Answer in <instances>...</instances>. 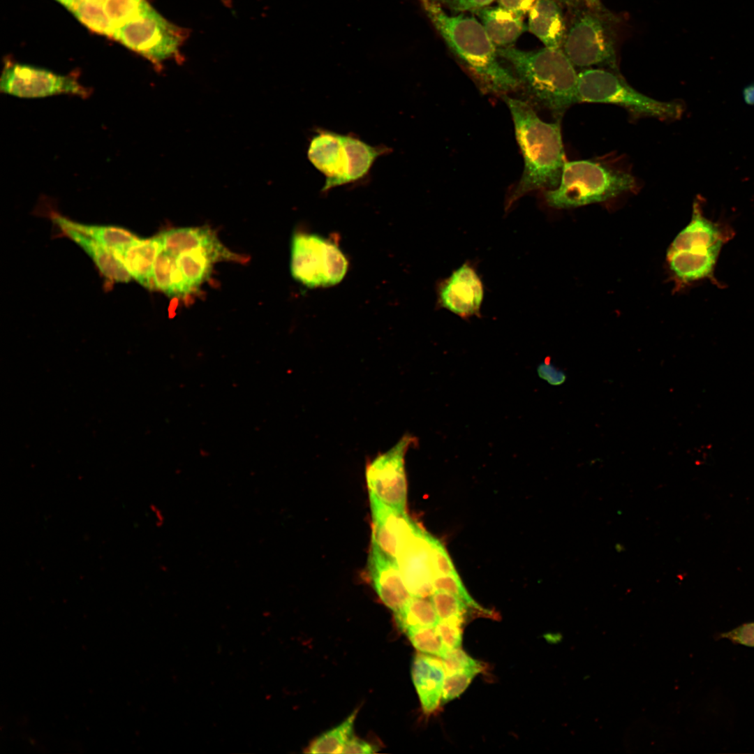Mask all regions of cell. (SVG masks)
<instances>
[{
	"label": "cell",
	"instance_id": "277c9868",
	"mask_svg": "<svg viewBox=\"0 0 754 754\" xmlns=\"http://www.w3.org/2000/svg\"><path fill=\"white\" fill-rule=\"evenodd\" d=\"M700 198L693 205L691 219L675 237L667 252V261L682 284L709 279L720 285L714 270L720 251L734 232L726 225L704 216Z\"/></svg>",
	"mask_w": 754,
	"mask_h": 754
},
{
	"label": "cell",
	"instance_id": "5bb4252c",
	"mask_svg": "<svg viewBox=\"0 0 754 754\" xmlns=\"http://www.w3.org/2000/svg\"><path fill=\"white\" fill-rule=\"evenodd\" d=\"M307 157L325 177L322 191L346 184L350 157L343 134L316 128L309 142Z\"/></svg>",
	"mask_w": 754,
	"mask_h": 754
},
{
	"label": "cell",
	"instance_id": "d6986e66",
	"mask_svg": "<svg viewBox=\"0 0 754 754\" xmlns=\"http://www.w3.org/2000/svg\"><path fill=\"white\" fill-rule=\"evenodd\" d=\"M234 257L235 254L220 244L182 253L176 256V262L188 287L193 290L207 279L214 262Z\"/></svg>",
	"mask_w": 754,
	"mask_h": 754
},
{
	"label": "cell",
	"instance_id": "836d02e7",
	"mask_svg": "<svg viewBox=\"0 0 754 754\" xmlns=\"http://www.w3.org/2000/svg\"><path fill=\"white\" fill-rule=\"evenodd\" d=\"M430 545V559L433 578L436 576L457 573L445 547L441 542L427 533Z\"/></svg>",
	"mask_w": 754,
	"mask_h": 754
},
{
	"label": "cell",
	"instance_id": "3957f363",
	"mask_svg": "<svg viewBox=\"0 0 754 754\" xmlns=\"http://www.w3.org/2000/svg\"><path fill=\"white\" fill-rule=\"evenodd\" d=\"M497 50L500 58L513 68L519 91L534 108L549 111L560 121L570 106L579 103L578 73L561 47L524 51L504 47Z\"/></svg>",
	"mask_w": 754,
	"mask_h": 754
},
{
	"label": "cell",
	"instance_id": "4fadbf2b",
	"mask_svg": "<svg viewBox=\"0 0 754 754\" xmlns=\"http://www.w3.org/2000/svg\"><path fill=\"white\" fill-rule=\"evenodd\" d=\"M438 305L457 316L468 318L480 316L484 298L482 280L468 263L462 264L437 287Z\"/></svg>",
	"mask_w": 754,
	"mask_h": 754
},
{
	"label": "cell",
	"instance_id": "52a82bcc",
	"mask_svg": "<svg viewBox=\"0 0 754 754\" xmlns=\"http://www.w3.org/2000/svg\"><path fill=\"white\" fill-rule=\"evenodd\" d=\"M188 36V29L170 22L149 3L117 28L111 38L160 66L167 59L179 61L180 48Z\"/></svg>",
	"mask_w": 754,
	"mask_h": 754
},
{
	"label": "cell",
	"instance_id": "ab89813d",
	"mask_svg": "<svg viewBox=\"0 0 754 754\" xmlns=\"http://www.w3.org/2000/svg\"><path fill=\"white\" fill-rule=\"evenodd\" d=\"M374 748L369 743L350 737L346 743L341 753H362L369 754L374 753Z\"/></svg>",
	"mask_w": 754,
	"mask_h": 754
},
{
	"label": "cell",
	"instance_id": "c3c4849f",
	"mask_svg": "<svg viewBox=\"0 0 754 754\" xmlns=\"http://www.w3.org/2000/svg\"><path fill=\"white\" fill-rule=\"evenodd\" d=\"M593 1H594V0H593Z\"/></svg>",
	"mask_w": 754,
	"mask_h": 754
},
{
	"label": "cell",
	"instance_id": "6da1fadb",
	"mask_svg": "<svg viewBox=\"0 0 754 754\" xmlns=\"http://www.w3.org/2000/svg\"><path fill=\"white\" fill-rule=\"evenodd\" d=\"M511 113L524 168L521 179L506 201L509 209L518 199L535 190H551L559 183L565 164L560 121L546 122L527 101L501 96Z\"/></svg>",
	"mask_w": 754,
	"mask_h": 754
},
{
	"label": "cell",
	"instance_id": "7bdbcfd3",
	"mask_svg": "<svg viewBox=\"0 0 754 754\" xmlns=\"http://www.w3.org/2000/svg\"><path fill=\"white\" fill-rule=\"evenodd\" d=\"M743 95L744 101L751 105H754V83L748 85L744 89Z\"/></svg>",
	"mask_w": 754,
	"mask_h": 754
},
{
	"label": "cell",
	"instance_id": "7c38bea8",
	"mask_svg": "<svg viewBox=\"0 0 754 754\" xmlns=\"http://www.w3.org/2000/svg\"><path fill=\"white\" fill-rule=\"evenodd\" d=\"M563 43L564 53L575 68H615L612 40L596 16L586 14L579 17L566 34Z\"/></svg>",
	"mask_w": 754,
	"mask_h": 754
},
{
	"label": "cell",
	"instance_id": "4dcf8cb0",
	"mask_svg": "<svg viewBox=\"0 0 754 754\" xmlns=\"http://www.w3.org/2000/svg\"><path fill=\"white\" fill-rule=\"evenodd\" d=\"M439 620L464 619L467 605L454 595L441 590H434L429 598Z\"/></svg>",
	"mask_w": 754,
	"mask_h": 754
},
{
	"label": "cell",
	"instance_id": "ac0fdd59",
	"mask_svg": "<svg viewBox=\"0 0 754 754\" xmlns=\"http://www.w3.org/2000/svg\"><path fill=\"white\" fill-rule=\"evenodd\" d=\"M528 27L545 47H561L565 38L561 11L553 0H537L528 13Z\"/></svg>",
	"mask_w": 754,
	"mask_h": 754
},
{
	"label": "cell",
	"instance_id": "484cf974",
	"mask_svg": "<svg viewBox=\"0 0 754 754\" xmlns=\"http://www.w3.org/2000/svg\"><path fill=\"white\" fill-rule=\"evenodd\" d=\"M357 711H354L337 727L324 732L307 748L308 753H341L343 746L351 737Z\"/></svg>",
	"mask_w": 754,
	"mask_h": 754
},
{
	"label": "cell",
	"instance_id": "30bf717a",
	"mask_svg": "<svg viewBox=\"0 0 754 754\" xmlns=\"http://www.w3.org/2000/svg\"><path fill=\"white\" fill-rule=\"evenodd\" d=\"M417 445L415 436L406 433L389 450L368 461L365 478L369 493L400 512H406L407 483L405 455Z\"/></svg>",
	"mask_w": 754,
	"mask_h": 754
},
{
	"label": "cell",
	"instance_id": "e0dca14e",
	"mask_svg": "<svg viewBox=\"0 0 754 754\" xmlns=\"http://www.w3.org/2000/svg\"><path fill=\"white\" fill-rule=\"evenodd\" d=\"M162 249L159 235L149 239L138 238L133 243L112 250L131 276L145 287L154 289L153 269Z\"/></svg>",
	"mask_w": 754,
	"mask_h": 754
},
{
	"label": "cell",
	"instance_id": "cb8c5ba5",
	"mask_svg": "<svg viewBox=\"0 0 754 754\" xmlns=\"http://www.w3.org/2000/svg\"><path fill=\"white\" fill-rule=\"evenodd\" d=\"M52 218L61 228L76 230L111 251L127 246L138 239L129 231L117 227L82 224L56 214Z\"/></svg>",
	"mask_w": 754,
	"mask_h": 754
},
{
	"label": "cell",
	"instance_id": "7dc6e473",
	"mask_svg": "<svg viewBox=\"0 0 754 754\" xmlns=\"http://www.w3.org/2000/svg\"><path fill=\"white\" fill-rule=\"evenodd\" d=\"M429 1H436V2L437 1H441V0H429ZM452 1H453V0H452Z\"/></svg>",
	"mask_w": 754,
	"mask_h": 754
},
{
	"label": "cell",
	"instance_id": "603a6c76",
	"mask_svg": "<svg viewBox=\"0 0 754 754\" xmlns=\"http://www.w3.org/2000/svg\"><path fill=\"white\" fill-rule=\"evenodd\" d=\"M158 235L162 249L175 256L194 249L221 244L213 230L207 227L172 228Z\"/></svg>",
	"mask_w": 754,
	"mask_h": 754
},
{
	"label": "cell",
	"instance_id": "8fae6325",
	"mask_svg": "<svg viewBox=\"0 0 754 754\" xmlns=\"http://www.w3.org/2000/svg\"><path fill=\"white\" fill-rule=\"evenodd\" d=\"M427 532L406 513L401 523L396 561L413 596L427 598L434 591Z\"/></svg>",
	"mask_w": 754,
	"mask_h": 754
},
{
	"label": "cell",
	"instance_id": "ffe728a7",
	"mask_svg": "<svg viewBox=\"0 0 754 754\" xmlns=\"http://www.w3.org/2000/svg\"><path fill=\"white\" fill-rule=\"evenodd\" d=\"M369 502L373 522L371 537L386 554L396 560L399 528L406 512L390 506L371 493Z\"/></svg>",
	"mask_w": 754,
	"mask_h": 754
},
{
	"label": "cell",
	"instance_id": "4316f807",
	"mask_svg": "<svg viewBox=\"0 0 754 754\" xmlns=\"http://www.w3.org/2000/svg\"><path fill=\"white\" fill-rule=\"evenodd\" d=\"M69 11L86 27L97 34L112 37L114 28L101 5L80 1Z\"/></svg>",
	"mask_w": 754,
	"mask_h": 754
},
{
	"label": "cell",
	"instance_id": "ba28073f",
	"mask_svg": "<svg viewBox=\"0 0 754 754\" xmlns=\"http://www.w3.org/2000/svg\"><path fill=\"white\" fill-rule=\"evenodd\" d=\"M348 269L347 260L331 241L306 233L294 235L291 243L290 270L304 285L325 287L339 283Z\"/></svg>",
	"mask_w": 754,
	"mask_h": 754
},
{
	"label": "cell",
	"instance_id": "f35d334b",
	"mask_svg": "<svg viewBox=\"0 0 754 754\" xmlns=\"http://www.w3.org/2000/svg\"><path fill=\"white\" fill-rule=\"evenodd\" d=\"M499 6L524 15L528 13L537 0H497Z\"/></svg>",
	"mask_w": 754,
	"mask_h": 754
},
{
	"label": "cell",
	"instance_id": "f546056e",
	"mask_svg": "<svg viewBox=\"0 0 754 754\" xmlns=\"http://www.w3.org/2000/svg\"><path fill=\"white\" fill-rule=\"evenodd\" d=\"M176 265V256L161 249L153 269L154 289L173 297V278Z\"/></svg>",
	"mask_w": 754,
	"mask_h": 754
},
{
	"label": "cell",
	"instance_id": "83f0119b",
	"mask_svg": "<svg viewBox=\"0 0 754 754\" xmlns=\"http://www.w3.org/2000/svg\"><path fill=\"white\" fill-rule=\"evenodd\" d=\"M405 632L413 646L420 653L441 658L447 650L435 626L409 628Z\"/></svg>",
	"mask_w": 754,
	"mask_h": 754
},
{
	"label": "cell",
	"instance_id": "1f68e13d",
	"mask_svg": "<svg viewBox=\"0 0 754 754\" xmlns=\"http://www.w3.org/2000/svg\"><path fill=\"white\" fill-rule=\"evenodd\" d=\"M482 670V667H473L445 675L441 703H447L459 697Z\"/></svg>",
	"mask_w": 754,
	"mask_h": 754
},
{
	"label": "cell",
	"instance_id": "74e56055",
	"mask_svg": "<svg viewBox=\"0 0 754 754\" xmlns=\"http://www.w3.org/2000/svg\"><path fill=\"white\" fill-rule=\"evenodd\" d=\"M723 636L737 643L754 646V623L743 625Z\"/></svg>",
	"mask_w": 754,
	"mask_h": 754
},
{
	"label": "cell",
	"instance_id": "7a4b0ae2",
	"mask_svg": "<svg viewBox=\"0 0 754 754\" xmlns=\"http://www.w3.org/2000/svg\"><path fill=\"white\" fill-rule=\"evenodd\" d=\"M424 12L451 50L485 92L505 95L519 90L515 73L499 60L496 45L477 19L450 15L436 1L420 0Z\"/></svg>",
	"mask_w": 754,
	"mask_h": 754
},
{
	"label": "cell",
	"instance_id": "2e32d148",
	"mask_svg": "<svg viewBox=\"0 0 754 754\" xmlns=\"http://www.w3.org/2000/svg\"><path fill=\"white\" fill-rule=\"evenodd\" d=\"M413 682L426 714L441 704L445 672L441 659L423 653L415 656L411 667Z\"/></svg>",
	"mask_w": 754,
	"mask_h": 754
},
{
	"label": "cell",
	"instance_id": "b9f144b4",
	"mask_svg": "<svg viewBox=\"0 0 754 754\" xmlns=\"http://www.w3.org/2000/svg\"><path fill=\"white\" fill-rule=\"evenodd\" d=\"M149 510L153 513L156 526H161L164 522V516L161 510L153 504L150 505Z\"/></svg>",
	"mask_w": 754,
	"mask_h": 754
},
{
	"label": "cell",
	"instance_id": "e575fe53",
	"mask_svg": "<svg viewBox=\"0 0 754 754\" xmlns=\"http://www.w3.org/2000/svg\"><path fill=\"white\" fill-rule=\"evenodd\" d=\"M441 658L443 661L445 675L469 668L482 667L480 662L471 658L460 647L447 649Z\"/></svg>",
	"mask_w": 754,
	"mask_h": 754
},
{
	"label": "cell",
	"instance_id": "44dd1931",
	"mask_svg": "<svg viewBox=\"0 0 754 754\" xmlns=\"http://www.w3.org/2000/svg\"><path fill=\"white\" fill-rule=\"evenodd\" d=\"M478 11L482 24L496 46L507 47L525 30L522 15L501 6H487Z\"/></svg>",
	"mask_w": 754,
	"mask_h": 754
},
{
	"label": "cell",
	"instance_id": "f6af8a7d",
	"mask_svg": "<svg viewBox=\"0 0 754 754\" xmlns=\"http://www.w3.org/2000/svg\"><path fill=\"white\" fill-rule=\"evenodd\" d=\"M105 1L106 0H80L78 2H80V1H87V2H89V3H95V4H97V5H101V6H103V4L105 3Z\"/></svg>",
	"mask_w": 754,
	"mask_h": 754
},
{
	"label": "cell",
	"instance_id": "5b68a950",
	"mask_svg": "<svg viewBox=\"0 0 754 754\" xmlns=\"http://www.w3.org/2000/svg\"><path fill=\"white\" fill-rule=\"evenodd\" d=\"M634 177L591 160L566 161L559 185L546 190L547 204L567 209L610 200L635 186Z\"/></svg>",
	"mask_w": 754,
	"mask_h": 754
},
{
	"label": "cell",
	"instance_id": "d6a6232c",
	"mask_svg": "<svg viewBox=\"0 0 754 754\" xmlns=\"http://www.w3.org/2000/svg\"><path fill=\"white\" fill-rule=\"evenodd\" d=\"M432 584L434 590H441L452 593L463 600L468 606L486 614H491L490 611L482 608L468 594L457 573L436 576L433 578Z\"/></svg>",
	"mask_w": 754,
	"mask_h": 754
},
{
	"label": "cell",
	"instance_id": "60d3db41",
	"mask_svg": "<svg viewBox=\"0 0 754 754\" xmlns=\"http://www.w3.org/2000/svg\"><path fill=\"white\" fill-rule=\"evenodd\" d=\"M494 0H453L452 7L457 10H479L487 7Z\"/></svg>",
	"mask_w": 754,
	"mask_h": 754
},
{
	"label": "cell",
	"instance_id": "9a60e30c",
	"mask_svg": "<svg viewBox=\"0 0 754 754\" xmlns=\"http://www.w3.org/2000/svg\"><path fill=\"white\" fill-rule=\"evenodd\" d=\"M368 570L378 597L394 613L413 596L404 583L396 560L386 554L372 537Z\"/></svg>",
	"mask_w": 754,
	"mask_h": 754
},
{
	"label": "cell",
	"instance_id": "d4e9b609",
	"mask_svg": "<svg viewBox=\"0 0 754 754\" xmlns=\"http://www.w3.org/2000/svg\"><path fill=\"white\" fill-rule=\"evenodd\" d=\"M394 614L398 626L404 631L413 627L435 626L439 621L431 600L422 597L412 596Z\"/></svg>",
	"mask_w": 754,
	"mask_h": 754
},
{
	"label": "cell",
	"instance_id": "ee69618b",
	"mask_svg": "<svg viewBox=\"0 0 754 754\" xmlns=\"http://www.w3.org/2000/svg\"><path fill=\"white\" fill-rule=\"evenodd\" d=\"M65 6L68 10L73 7L80 0H56Z\"/></svg>",
	"mask_w": 754,
	"mask_h": 754
},
{
	"label": "cell",
	"instance_id": "8992f818",
	"mask_svg": "<svg viewBox=\"0 0 754 754\" xmlns=\"http://www.w3.org/2000/svg\"><path fill=\"white\" fill-rule=\"evenodd\" d=\"M579 103L613 104L633 117L660 120L680 118L685 106L680 101H661L634 89L621 76L605 68L583 69L578 73Z\"/></svg>",
	"mask_w": 754,
	"mask_h": 754
},
{
	"label": "cell",
	"instance_id": "7402d4cb",
	"mask_svg": "<svg viewBox=\"0 0 754 754\" xmlns=\"http://www.w3.org/2000/svg\"><path fill=\"white\" fill-rule=\"evenodd\" d=\"M61 229L91 258L108 279L116 282H127L131 279V274L111 250L76 230Z\"/></svg>",
	"mask_w": 754,
	"mask_h": 754
},
{
	"label": "cell",
	"instance_id": "9c48e42d",
	"mask_svg": "<svg viewBox=\"0 0 754 754\" xmlns=\"http://www.w3.org/2000/svg\"><path fill=\"white\" fill-rule=\"evenodd\" d=\"M1 92L22 98L68 94L87 98L91 94L77 76L61 75L46 68L7 61L0 79Z\"/></svg>",
	"mask_w": 754,
	"mask_h": 754
},
{
	"label": "cell",
	"instance_id": "bcb514c9",
	"mask_svg": "<svg viewBox=\"0 0 754 754\" xmlns=\"http://www.w3.org/2000/svg\"><path fill=\"white\" fill-rule=\"evenodd\" d=\"M222 1L227 6H230L231 5V0H222Z\"/></svg>",
	"mask_w": 754,
	"mask_h": 754
},
{
	"label": "cell",
	"instance_id": "8d00e7d4",
	"mask_svg": "<svg viewBox=\"0 0 754 754\" xmlns=\"http://www.w3.org/2000/svg\"><path fill=\"white\" fill-rule=\"evenodd\" d=\"M538 374L541 378L552 385H560L566 379V374L552 365L549 357H547L545 362L538 366Z\"/></svg>",
	"mask_w": 754,
	"mask_h": 754
},
{
	"label": "cell",
	"instance_id": "d590c367",
	"mask_svg": "<svg viewBox=\"0 0 754 754\" xmlns=\"http://www.w3.org/2000/svg\"><path fill=\"white\" fill-rule=\"evenodd\" d=\"M464 619H441L435 628L447 649L459 648L461 645Z\"/></svg>",
	"mask_w": 754,
	"mask_h": 754
},
{
	"label": "cell",
	"instance_id": "f1b7e54d",
	"mask_svg": "<svg viewBox=\"0 0 754 754\" xmlns=\"http://www.w3.org/2000/svg\"><path fill=\"white\" fill-rule=\"evenodd\" d=\"M148 4L147 0H106L103 8L114 31Z\"/></svg>",
	"mask_w": 754,
	"mask_h": 754
}]
</instances>
